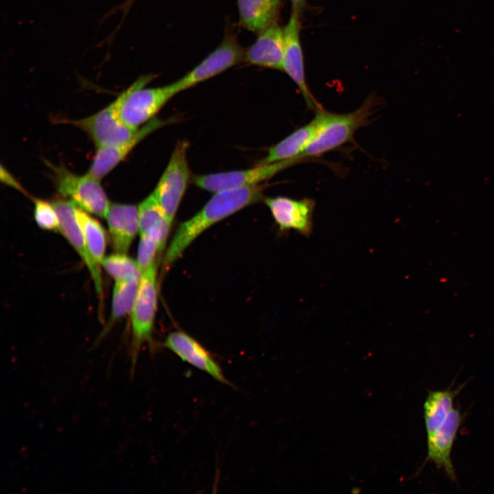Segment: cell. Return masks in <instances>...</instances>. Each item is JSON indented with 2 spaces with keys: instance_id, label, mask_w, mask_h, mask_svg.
Segmentation results:
<instances>
[{
  "instance_id": "obj_1",
  "label": "cell",
  "mask_w": 494,
  "mask_h": 494,
  "mask_svg": "<svg viewBox=\"0 0 494 494\" xmlns=\"http://www.w3.org/2000/svg\"><path fill=\"white\" fill-rule=\"evenodd\" d=\"M263 186L259 185L214 193L196 215L180 224L166 250L164 266H171L210 226L261 201L263 198Z\"/></svg>"
},
{
  "instance_id": "obj_2",
  "label": "cell",
  "mask_w": 494,
  "mask_h": 494,
  "mask_svg": "<svg viewBox=\"0 0 494 494\" xmlns=\"http://www.w3.org/2000/svg\"><path fill=\"white\" fill-rule=\"evenodd\" d=\"M377 105L378 99L373 95L348 113H333L322 108L320 126L303 157L318 156L351 141L357 130L369 124Z\"/></svg>"
},
{
  "instance_id": "obj_3",
  "label": "cell",
  "mask_w": 494,
  "mask_h": 494,
  "mask_svg": "<svg viewBox=\"0 0 494 494\" xmlns=\"http://www.w3.org/2000/svg\"><path fill=\"white\" fill-rule=\"evenodd\" d=\"M129 91L128 87L113 102L91 116L75 120L62 119L60 123L73 125L86 132L97 148L119 145L138 130L125 124L120 116L121 104Z\"/></svg>"
},
{
  "instance_id": "obj_4",
  "label": "cell",
  "mask_w": 494,
  "mask_h": 494,
  "mask_svg": "<svg viewBox=\"0 0 494 494\" xmlns=\"http://www.w3.org/2000/svg\"><path fill=\"white\" fill-rule=\"evenodd\" d=\"M58 192L73 201L78 207L102 218H106L110 202L100 180L88 173L78 175L63 165L48 163Z\"/></svg>"
},
{
  "instance_id": "obj_5",
  "label": "cell",
  "mask_w": 494,
  "mask_h": 494,
  "mask_svg": "<svg viewBox=\"0 0 494 494\" xmlns=\"http://www.w3.org/2000/svg\"><path fill=\"white\" fill-rule=\"evenodd\" d=\"M155 260L143 272L137 297L130 313L132 325L131 377L134 374L141 346L152 340L157 304Z\"/></svg>"
},
{
  "instance_id": "obj_6",
  "label": "cell",
  "mask_w": 494,
  "mask_h": 494,
  "mask_svg": "<svg viewBox=\"0 0 494 494\" xmlns=\"http://www.w3.org/2000/svg\"><path fill=\"white\" fill-rule=\"evenodd\" d=\"M154 78V74L139 77L129 87L120 110L122 121L139 128L151 121L161 108L176 94L172 84L156 88H145Z\"/></svg>"
},
{
  "instance_id": "obj_7",
  "label": "cell",
  "mask_w": 494,
  "mask_h": 494,
  "mask_svg": "<svg viewBox=\"0 0 494 494\" xmlns=\"http://www.w3.org/2000/svg\"><path fill=\"white\" fill-rule=\"evenodd\" d=\"M189 143L178 142L153 193L172 223L190 180L187 162Z\"/></svg>"
},
{
  "instance_id": "obj_8",
  "label": "cell",
  "mask_w": 494,
  "mask_h": 494,
  "mask_svg": "<svg viewBox=\"0 0 494 494\" xmlns=\"http://www.w3.org/2000/svg\"><path fill=\"white\" fill-rule=\"evenodd\" d=\"M245 51L233 34H226L222 43L192 70L172 83L176 93L210 79L244 62Z\"/></svg>"
},
{
  "instance_id": "obj_9",
  "label": "cell",
  "mask_w": 494,
  "mask_h": 494,
  "mask_svg": "<svg viewBox=\"0 0 494 494\" xmlns=\"http://www.w3.org/2000/svg\"><path fill=\"white\" fill-rule=\"evenodd\" d=\"M301 159L283 161L268 164L257 165L244 169L197 175L193 183L198 187L211 192L239 189L261 185L281 171L297 163Z\"/></svg>"
},
{
  "instance_id": "obj_10",
  "label": "cell",
  "mask_w": 494,
  "mask_h": 494,
  "mask_svg": "<svg viewBox=\"0 0 494 494\" xmlns=\"http://www.w3.org/2000/svg\"><path fill=\"white\" fill-rule=\"evenodd\" d=\"M301 16L292 12L284 30V54L282 71L297 86L307 106L315 111L322 106L310 91L305 80L303 49L300 40Z\"/></svg>"
},
{
  "instance_id": "obj_11",
  "label": "cell",
  "mask_w": 494,
  "mask_h": 494,
  "mask_svg": "<svg viewBox=\"0 0 494 494\" xmlns=\"http://www.w3.org/2000/svg\"><path fill=\"white\" fill-rule=\"evenodd\" d=\"M59 218V231L77 252L88 268L95 288L99 295L102 294V278L100 265L91 257L77 220L75 208L77 205L66 198L57 199L51 202Z\"/></svg>"
},
{
  "instance_id": "obj_12",
  "label": "cell",
  "mask_w": 494,
  "mask_h": 494,
  "mask_svg": "<svg viewBox=\"0 0 494 494\" xmlns=\"http://www.w3.org/2000/svg\"><path fill=\"white\" fill-rule=\"evenodd\" d=\"M264 201L280 231L294 230L305 237L311 234L316 204L314 200L277 196L266 198Z\"/></svg>"
},
{
  "instance_id": "obj_13",
  "label": "cell",
  "mask_w": 494,
  "mask_h": 494,
  "mask_svg": "<svg viewBox=\"0 0 494 494\" xmlns=\"http://www.w3.org/2000/svg\"><path fill=\"white\" fill-rule=\"evenodd\" d=\"M163 346L183 362L209 374L215 380L229 384L220 366L210 353L189 334L180 331L172 332L167 336Z\"/></svg>"
},
{
  "instance_id": "obj_14",
  "label": "cell",
  "mask_w": 494,
  "mask_h": 494,
  "mask_svg": "<svg viewBox=\"0 0 494 494\" xmlns=\"http://www.w3.org/2000/svg\"><path fill=\"white\" fill-rule=\"evenodd\" d=\"M462 421L463 416L460 411L452 408L438 431L433 436L427 438V460L432 461L438 469H443L453 482H457V478L451 459V452Z\"/></svg>"
},
{
  "instance_id": "obj_15",
  "label": "cell",
  "mask_w": 494,
  "mask_h": 494,
  "mask_svg": "<svg viewBox=\"0 0 494 494\" xmlns=\"http://www.w3.org/2000/svg\"><path fill=\"white\" fill-rule=\"evenodd\" d=\"M284 30L275 23L257 34L245 51L244 62L252 65L282 71Z\"/></svg>"
},
{
  "instance_id": "obj_16",
  "label": "cell",
  "mask_w": 494,
  "mask_h": 494,
  "mask_svg": "<svg viewBox=\"0 0 494 494\" xmlns=\"http://www.w3.org/2000/svg\"><path fill=\"white\" fill-rule=\"evenodd\" d=\"M106 219L113 249L126 253L139 233L138 206L110 203Z\"/></svg>"
},
{
  "instance_id": "obj_17",
  "label": "cell",
  "mask_w": 494,
  "mask_h": 494,
  "mask_svg": "<svg viewBox=\"0 0 494 494\" xmlns=\"http://www.w3.org/2000/svg\"><path fill=\"white\" fill-rule=\"evenodd\" d=\"M320 108L316 110L314 117L285 137L268 150L265 157L257 165H263L283 161L303 159V154L314 137L321 121Z\"/></svg>"
},
{
  "instance_id": "obj_18",
  "label": "cell",
  "mask_w": 494,
  "mask_h": 494,
  "mask_svg": "<svg viewBox=\"0 0 494 494\" xmlns=\"http://www.w3.org/2000/svg\"><path fill=\"white\" fill-rule=\"evenodd\" d=\"M161 123V121L152 119L143 127L139 128L136 133L124 143L117 146L97 148L87 173L99 180L104 178L127 157L141 141L158 128Z\"/></svg>"
},
{
  "instance_id": "obj_19",
  "label": "cell",
  "mask_w": 494,
  "mask_h": 494,
  "mask_svg": "<svg viewBox=\"0 0 494 494\" xmlns=\"http://www.w3.org/2000/svg\"><path fill=\"white\" fill-rule=\"evenodd\" d=\"M241 27L259 33L277 22L282 0H236Z\"/></svg>"
},
{
  "instance_id": "obj_20",
  "label": "cell",
  "mask_w": 494,
  "mask_h": 494,
  "mask_svg": "<svg viewBox=\"0 0 494 494\" xmlns=\"http://www.w3.org/2000/svg\"><path fill=\"white\" fill-rule=\"evenodd\" d=\"M138 209L140 235L155 239L161 251L165 246L172 223L153 193L138 205Z\"/></svg>"
},
{
  "instance_id": "obj_21",
  "label": "cell",
  "mask_w": 494,
  "mask_h": 494,
  "mask_svg": "<svg viewBox=\"0 0 494 494\" xmlns=\"http://www.w3.org/2000/svg\"><path fill=\"white\" fill-rule=\"evenodd\" d=\"M464 385L458 388L443 390H429L423 404V417L427 438H431L444 423L453 408L456 395Z\"/></svg>"
},
{
  "instance_id": "obj_22",
  "label": "cell",
  "mask_w": 494,
  "mask_h": 494,
  "mask_svg": "<svg viewBox=\"0 0 494 494\" xmlns=\"http://www.w3.org/2000/svg\"><path fill=\"white\" fill-rule=\"evenodd\" d=\"M90 214L78 206L75 208L76 218L87 248L93 259L101 266L105 257L106 235L102 224Z\"/></svg>"
},
{
  "instance_id": "obj_23",
  "label": "cell",
  "mask_w": 494,
  "mask_h": 494,
  "mask_svg": "<svg viewBox=\"0 0 494 494\" xmlns=\"http://www.w3.org/2000/svg\"><path fill=\"white\" fill-rule=\"evenodd\" d=\"M140 279L115 281L111 305L113 321L131 313L138 292Z\"/></svg>"
},
{
  "instance_id": "obj_24",
  "label": "cell",
  "mask_w": 494,
  "mask_h": 494,
  "mask_svg": "<svg viewBox=\"0 0 494 494\" xmlns=\"http://www.w3.org/2000/svg\"><path fill=\"white\" fill-rule=\"evenodd\" d=\"M101 266L115 281L139 279L142 274L137 260L126 253L115 252L106 256Z\"/></svg>"
},
{
  "instance_id": "obj_25",
  "label": "cell",
  "mask_w": 494,
  "mask_h": 494,
  "mask_svg": "<svg viewBox=\"0 0 494 494\" xmlns=\"http://www.w3.org/2000/svg\"><path fill=\"white\" fill-rule=\"evenodd\" d=\"M34 201V217L37 225L47 231H59V218L51 202L32 198Z\"/></svg>"
},
{
  "instance_id": "obj_26",
  "label": "cell",
  "mask_w": 494,
  "mask_h": 494,
  "mask_svg": "<svg viewBox=\"0 0 494 494\" xmlns=\"http://www.w3.org/2000/svg\"><path fill=\"white\" fill-rule=\"evenodd\" d=\"M158 252H160L159 245L155 239L140 235L137 261L142 273L155 260Z\"/></svg>"
},
{
  "instance_id": "obj_27",
  "label": "cell",
  "mask_w": 494,
  "mask_h": 494,
  "mask_svg": "<svg viewBox=\"0 0 494 494\" xmlns=\"http://www.w3.org/2000/svg\"><path fill=\"white\" fill-rule=\"evenodd\" d=\"M1 180L7 185L14 187L17 190H19L23 193L24 191L23 187L16 182V180L7 172L5 169H1Z\"/></svg>"
},
{
  "instance_id": "obj_28",
  "label": "cell",
  "mask_w": 494,
  "mask_h": 494,
  "mask_svg": "<svg viewBox=\"0 0 494 494\" xmlns=\"http://www.w3.org/2000/svg\"><path fill=\"white\" fill-rule=\"evenodd\" d=\"M292 5V12L298 14L300 16L306 7V0H289Z\"/></svg>"
},
{
  "instance_id": "obj_29",
  "label": "cell",
  "mask_w": 494,
  "mask_h": 494,
  "mask_svg": "<svg viewBox=\"0 0 494 494\" xmlns=\"http://www.w3.org/2000/svg\"><path fill=\"white\" fill-rule=\"evenodd\" d=\"M133 1H134V0H128L127 2L124 5V7L125 8V10H126L127 8L129 7L132 3Z\"/></svg>"
}]
</instances>
